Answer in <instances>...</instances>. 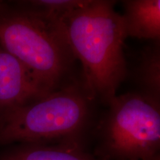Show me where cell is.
I'll list each match as a JSON object with an SVG mask.
<instances>
[{"label":"cell","instance_id":"6da1fadb","mask_svg":"<svg viewBox=\"0 0 160 160\" xmlns=\"http://www.w3.org/2000/svg\"><path fill=\"white\" fill-rule=\"evenodd\" d=\"M115 3L88 0L65 21L70 48L82 66L84 88L96 102L105 105L128 75L123 50L128 37Z\"/></svg>","mask_w":160,"mask_h":160},{"label":"cell","instance_id":"7a4b0ae2","mask_svg":"<svg viewBox=\"0 0 160 160\" xmlns=\"http://www.w3.org/2000/svg\"><path fill=\"white\" fill-rule=\"evenodd\" d=\"M82 82L63 87L0 117V147L20 143L80 144L88 147L94 104Z\"/></svg>","mask_w":160,"mask_h":160},{"label":"cell","instance_id":"3957f363","mask_svg":"<svg viewBox=\"0 0 160 160\" xmlns=\"http://www.w3.org/2000/svg\"><path fill=\"white\" fill-rule=\"evenodd\" d=\"M0 46L27 68L45 93L68 82L76 61L65 23L43 19L19 6L0 8Z\"/></svg>","mask_w":160,"mask_h":160},{"label":"cell","instance_id":"277c9868","mask_svg":"<svg viewBox=\"0 0 160 160\" xmlns=\"http://www.w3.org/2000/svg\"><path fill=\"white\" fill-rule=\"evenodd\" d=\"M90 137L99 160H160V106L139 93L116 96Z\"/></svg>","mask_w":160,"mask_h":160},{"label":"cell","instance_id":"5b68a950","mask_svg":"<svg viewBox=\"0 0 160 160\" xmlns=\"http://www.w3.org/2000/svg\"><path fill=\"white\" fill-rule=\"evenodd\" d=\"M45 95L27 68L0 46V117Z\"/></svg>","mask_w":160,"mask_h":160},{"label":"cell","instance_id":"8992f818","mask_svg":"<svg viewBox=\"0 0 160 160\" xmlns=\"http://www.w3.org/2000/svg\"><path fill=\"white\" fill-rule=\"evenodd\" d=\"M0 160H99L80 144H15L0 149Z\"/></svg>","mask_w":160,"mask_h":160},{"label":"cell","instance_id":"52a82bcc","mask_svg":"<svg viewBox=\"0 0 160 160\" xmlns=\"http://www.w3.org/2000/svg\"><path fill=\"white\" fill-rule=\"evenodd\" d=\"M122 5V19L127 37L160 40L159 0H128Z\"/></svg>","mask_w":160,"mask_h":160},{"label":"cell","instance_id":"ba28073f","mask_svg":"<svg viewBox=\"0 0 160 160\" xmlns=\"http://www.w3.org/2000/svg\"><path fill=\"white\" fill-rule=\"evenodd\" d=\"M133 78L139 93L160 106V40L152 41L141 52Z\"/></svg>","mask_w":160,"mask_h":160},{"label":"cell","instance_id":"9c48e42d","mask_svg":"<svg viewBox=\"0 0 160 160\" xmlns=\"http://www.w3.org/2000/svg\"><path fill=\"white\" fill-rule=\"evenodd\" d=\"M87 2L88 0H30L17 2L15 5L48 21L63 24L73 12L85 5Z\"/></svg>","mask_w":160,"mask_h":160},{"label":"cell","instance_id":"30bf717a","mask_svg":"<svg viewBox=\"0 0 160 160\" xmlns=\"http://www.w3.org/2000/svg\"><path fill=\"white\" fill-rule=\"evenodd\" d=\"M2 5H3V2H0V8H1L2 6Z\"/></svg>","mask_w":160,"mask_h":160}]
</instances>
